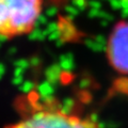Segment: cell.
Wrapping results in <instances>:
<instances>
[{"instance_id":"obj_2","label":"cell","mask_w":128,"mask_h":128,"mask_svg":"<svg viewBox=\"0 0 128 128\" xmlns=\"http://www.w3.org/2000/svg\"><path fill=\"white\" fill-rule=\"evenodd\" d=\"M44 0H0V38L30 34L43 12Z\"/></svg>"},{"instance_id":"obj_4","label":"cell","mask_w":128,"mask_h":128,"mask_svg":"<svg viewBox=\"0 0 128 128\" xmlns=\"http://www.w3.org/2000/svg\"><path fill=\"white\" fill-rule=\"evenodd\" d=\"M126 1H128V0H126Z\"/></svg>"},{"instance_id":"obj_1","label":"cell","mask_w":128,"mask_h":128,"mask_svg":"<svg viewBox=\"0 0 128 128\" xmlns=\"http://www.w3.org/2000/svg\"><path fill=\"white\" fill-rule=\"evenodd\" d=\"M22 111L18 120L4 128H102L90 115L70 111L51 102L31 98L27 100Z\"/></svg>"},{"instance_id":"obj_3","label":"cell","mask_w":128,"mask_h":128,"mask_svg":"<svg viewBox=\"0 0 128 128\" xmlns=\"http://www.w3.org/2000/svg\"><path fill=\"white\" fill-rule=\"evenodd\" d=\"M107 56L113 68L128 74V20L118 22L110 31Z\"/></svg>"}]
</instances>
